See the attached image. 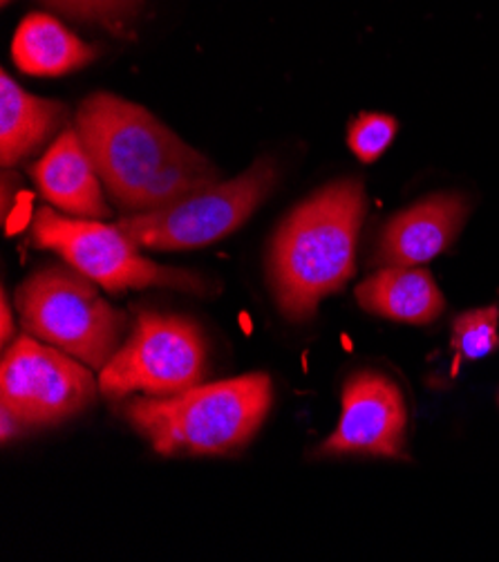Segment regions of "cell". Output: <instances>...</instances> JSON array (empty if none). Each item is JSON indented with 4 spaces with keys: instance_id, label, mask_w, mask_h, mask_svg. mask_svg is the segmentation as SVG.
I'll return each mask as SVG.
<instances>
[{
    "instance_id": "5b68a950",
    "label": "cell",
    "mask_w": 499,
    "mask_h": 562,
    "mask_svg": "<svg viewBox=\"0 0 499 562\" xmlns=\"http://www.w3.org/2000/svg\"><path fill=\"white\" fill-rule=\"evenodd\" d=\"M30 243L36 249L59 254L72 269L110 294L146 288H166L200 296L211 292L202 276L148 260L141 247L120 229V224L110 227L101 220L68 217L43 206L30 222Z\"/></svg>"
},
{
    "instance_id": "ac0fdd59",
    "label": "cell",
    "mask_w": 499,
    "mask_h": 562,
    "mask_svg": "<svg viewBox=\"0 0 499 562\" xmlns=\"http://www.w3.org/2000/svg\"><path fill=\"white\" fill-rule=\"evenodd\" d=\"M0 437H3V441H10V439H16L19 435H23V430H27L10 411L0 408Z\"/></svg>"
},
{
    "instance_id": "8992f818",
    "label": "cell",
    "mask_w": 499,
    "mask_h": 562,
    "mask_svg": "<svg viewBox=\"0 0 499 562\" xmlns=\"http://www.w3.org/2000/svg\"><path fill=\"white\" fill-rule=\"evenodd\" d=\"M206 368V341L193 321L139 310L128 341L101 370L99 390L113 402L133 395L175 397L200 385Z\"/></svg>"
},
{
    "instance_id": "ffe728a7",
    "label": "cell",
    "mask_w": 499,
    "mask_h": 562,
    "mask_svg": "<svg viewBox=\"0 0 499 562\" xmlns=\"http://www.w3.org/2000/svg\"><path fill=\"white\" fill-rule=\"evenodd\" d=\"M12 3V0H3V5H10Z\"/></svg>"
},
{
    "instance_id": "7a4b0ae2",
    "label": "cell",
    "mask_w": 499,
    "mask_h": 562,
    "mask_svg": "<svg viewBox=\"0 0 499 562\" xmlns=\"http://www.w3.org/2000/svg\"><path fill=\"white\" fill-rule=\"evenodd\" d=\"M363 217L365 191L359 180L329 184L287 215L269 254L273 296L287 318H311L322 299L345 288Z\"/></svg>"
},
{
    "instance_id": "6da1fadb",
    "label": "cell",
    "mask_w": 499,
    "mask_h": 562,
    "mask_svg": "<svg viewBox=\"0 0 499 562\" xmlns=\"http://www.w3.org/2000/svg\"><path fill=\"white\" fill-rule=\"evenodd\" d=\"M77 131L117 206L146 213L217 184V168L150 112L115 94L88 97Z\"/></svg>"
},
{
    "instance_id": "ba28073f",
    "label": "cell",
    "mask_w": 499,
    "mask_h": 562,
    "mask_svg": "<svg viewBox=\"0 0 499 562\" xmlns=\"http://www.w3.org/2000/svg\"><path fill=\"white\" fill-rule=\"evenodd\" d=\"M92 368L36 336L16 339L0 366V397L25 428L61 424L86 411L99 381Z\"/></svg>"
},
{
    "instance_id": "9c48e42d",
    "label": "cell",
    "mask_w": 499,
    "mask_h": 562,
    "mask_svg": "<svg viewBox=\"0 0 499 562\" xmlns=\"http://www.w3.org/2000/svg\"><path fill=\"white\" fill-rule=\"evenodd\" d=\"M408 411L399 385L378 372H359L343 387V411L337 430L318 456L406 458Z\"/></svg>"
},
{
    "instance_id": "5bb4252c",
    "label": "cell",
    "mask_w": 499,
    "mask_h": 562,
    "mask_svg": "<svg viewBox=\"0 0 499 562\" xmlns=\"http://www.w3.org/2000/svg\"><path fill=\"white\" fill-rule=\"evenodd\" d=\"M97 49L47 14H30L12 41V59L25 75L61 77L94 61Z\"/></svg>"
},
{
    "instance_id": "d6986e66",
    "label": "cell",
    "mask_w": 499,
    "mask_h": 562,
    "mask_svg": "<svg viewBox=\"0 0 499 562\" xmlns=\"http://www.w3.org/2000/svg\"><path fill=\"white\" fill-rule=\"evenodd\" d=\"M0 307H3V310H0V314H3V336H0V339H3V346H8V344H12V336L16 331V325L12 321V307L8 303L5 292H3V299H0Z\"/></svg>"
},
{
    "instance_id": "4fadbf2b",
    "label": "cell",
    "mask_w": 499,
    "mask_h": 562,
    "mask_svg": "<svg viewBox=\"0 0 499 562\" xmlns=\"http://www.w3.org/2000/svg\"><path fill=\"white\" fill-rule=\"evenodd\" d=\"M365 312L397 323L428 325L446 307L432 276L417 267H385L356 288Z\"/></svg>"
},
{
    "instance_id": "2e32d148",
    "label": "cell",
    "mask_w": 499,
    "mask_h": 562,
    "mask_svg": "<svg viewBox=\"0 0 499 562\" xmlns=\"http://www.w3.org/2000/svg\"><path fill=\"white\" fill-rule=\"evenodd\" d=\"M397 128L399 124L390 115L363 112V115H359L350 126L348 146L363 164H372L393 144Z\"/></svg>"
},
{
    "instance_id": "9a60e30c",
    "label": "cell",
    "mask_w": 499,
    "mask_h": 562,
    "mask_svg": "<svg viewBox=\"0 0 499 562\" xmlns=\"http://www.w3.org/2000/svg\"><path fill=\"white\" fill-rule=\"evenodd\" d=\"M499 348V307L470 310L453 323L455 361H477Z\"/></svg>"
},
{
    "instance_id": "3957f363",
    "label": "cell",
    "mask_w": 499,
    "mask_h": 562,
    "mask_svg": "<svg viewBox=\"0 0 499 562\" xmlns=\"http://www.w3.org/2000/svg\"><path fill=\"white\" fill-rule=\"evenodd\" d=\"M271 404V379L245 374L200 383L175 397L131 400L124 417L159 456H229L256 437Z\"/></svg>"
},
{
    "instance_id": "30bf717a",
    "label": "cell",
    "mask_w": 499,
    "mask_h": 562,
    "mask_svg": "<svg viewBox=\"0 0 499 562\" xmlns=\"http://www.w3.org/2000/svg\"><path fill=\"white\" fill-rule=\"evenodd\" d=\"M466 217L468 202L457 193H439L417 202L385 224L374 265L417 267L432 260L451 247Z\"/></svg>"
},
{
    "instance_id": "8fae6325",
    "label": "cell",
    "mask_w": 499,
    "mask_h": 562,
    "mask_svg": "<svg viewBox=\"0 0 499 562\" xmlns=\"http://www.w3.org/2000/svg\"><path fill=\"white\" fill-rule=\"evenodd\" d=\"M27 173L41 195L66 215L83 220H105L110 209L103 200L101 178L83 148L77 128H66Z\"/></svg>"
},
{
    "instance_id": "e0dca14e",
    "label": "cell",
    "mask_w": 499,
    "mask_h": 562,
    "mask_svg": "<svg viewBox=\"0 0 499 562\" xmlns=\"http://www.w3.org/2000/svg\"><path fill=\"white\" fill-rule=\"evenodd\" d=\"M45 3L75 19L122 27L135 16L141 0H45Z\"/></svg>"
},
{
    "instance_id": "277c9868",
    "label": "cell",
    "mask_w": 499,
    "mask_h": 562,
    "mask_svg": "<svg viewBox=\"0 0 499 562\" xmlns=\"http://www.w3.org/2000/svg\"><path fill=\"white\" fill-rule=\"evenodd\" d=\"M94 285L70 265L43 267L16 290V307L27 334L103 370L122 348L128 321Z\"/></svg>"
},
{
    "instance_id": "52a82bcc",
    "label": "cell",
    "mask_w": 499,
    "mask_h": 562,
    "mask_svg": "<svg viewBox=\"0 0 499 562\" xmlns=\"http://www.w3.org/2000/svg\"><path fill=\"white\" fill-rule=\"evenodd\" d=\"M275 184V166L258 159L242 176L217 182L178 202L131 213L117 224L141 249L186 251L213 245L238 232Z\"/></svg>"
},
{
    "instance_id": "7c38bea8",
    "label": "cell",
    "mask_w": 499,
    "mask_h": 562,
    "mask_svg": "<svg viewBox=\"0 0 499 562\" xmlns=\"http://www.w3.org/2000/svg\"><path fill=\"white\" fill-rule=\"evenodd\" d=\"M68 117L59 101L25 92L8 72L0 77V161L5 168L36 155Z\"/></svg>"
}]
</instances>
